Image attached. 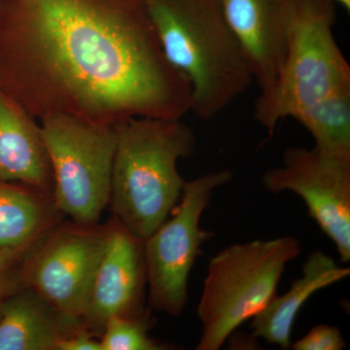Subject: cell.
Masks as SVG:
<instances>
[{
  "mask_svg": "<svg viewBox=\"0 0 350 350\" xmlns=\"http://www.w3.org/2000/svg\"><path fill=\"white\" fill-rule=\"evenodd\" d=\"M40 193L0 182V250H27L49 229L52 215Z\"/></svg>",
  "mask_w": 350,
  "mask_h": 350,
  "instance_id": "9a60e30c",
  "label": "cell"
},
{
  "mask_svg": "<svg viewBox=\"0 0 350 350\" xmlns=\"http://www.w3.org/2000/svg\"><path fill=\"white\" fill-rule=\"evenodd\" d=\"M336 3L297 0L286 57L273 86L258 96L254 119L269 135L282 120L350 91V66L335 36Z\"/></svg>",
  "mask_w": 350,
  "mask_h": 350,
  "instance_id": "277c9868",
  "label": "cell"
},
{
  "mask_svg": "<svg viewBox=\"0 0 350 350\" xmlns=\"http://www.w3.org/2000/svg\"><path fill=\"white\" fill-rule=\"evenodd\" d=\"M15 286V282L10 278L8 273L0 275V301L4 300Z\"/></svg>",
  "mask_w": 350,
  "mask_h": 350,
  "instance_id": "44dd1931",
  "label": "cell"
},
{
  "mask_svg": "<svg viewBox=\"0 0 350 350\" xmlns=\"http://www.w3.org/2000/svg\"><path fill=\"white\" fill-rule=\"evenodd\" d=\"M163 54L191 86L190 112L211 120L253 82L220 0H147Z\"/></svg>",
  "mask_w": 350,
  "mask_h": 350,
  "instance_id": "7a4b0ae2",
  "label": "cell"
},
{
  "mask_svg": "<svg viewBox=\"0 0 350 350\" xmlns=\"http://www.w3.org/2000/svg\"><path fill=\"white\" fill-rule=\"evenodd\" d=\"M2 308L0 350H56L62 338L80 327L79 320L59 312L31 288Z\"/></svg>",
  "mask_w": 350,
  "mask_h": 350,
  "instance_id": "5bb4252c",
  "label": "cell"
},
{
  "mask_svg": "<svg viewBox=\"0 0 350 350\" xmlns=\"http://www.w3.org/2000/svg\"><path fill=\"white\" fill-rule=\"evenodd\" d=\"M345 340L340 329L335 326L320 324L291 345L294 350H340Z\"/></svg>",
  "mask_w": 350,
  "mask_h": 350,
  "instance_id": "ac0fdd59",
  "label": "cell"
},
{
  "mask_svg": "<svg viewBox=\"0 0 350 350\" xmlns=\"http://www.w3.org/2000/svg\"><path fill=\"white\" fill-rule=\"evenodd\" d=\"M105 230L75 223L49 232L25 265L23 278L44 300L82 319L103 246Z\"/></svg>",
  "mask_w": 350,
  "mask_h": 350,
  "instance_id": "9c48e42d",
  "label": "cell"
},
{
  "mask_svg": "<svg viewBox=\"0 0 350 350\" xmlns=\"http://www.w3.org/2000/svg\"><path fill=\"white\" fill-rule=\"evenodd\" d=\"M151 322L142 317H113L103 326L101 350H160L167 347L149 337Z\"/></svg>",
  "mask_w": 350,
  "mask_h": 350,
  "instance_id": "e0dca14e",
  "label": "cell"
},
{
  "mask_svg": "<svg viewBox=\"0 0 350 350\" xmlns=\"http://www.w3.org/2000/svg\"><path fill=\"white\" fill-rule=\"evenodd\" d=\"M349 275V268L338 266L333 258L322 251H313L301 267V278L292 283L286 293L275 295L261 312L251 319L252 337L278 345L282 349H289L295 321L308 299Z\"/></svg>",
  "mask_w": 350,
  "mask_h": 350,
  "instance_id": "4fadbf2b",
  "label": "cell"
},
{
  "mask_svg": "<svg viewBox=\"0 0 350 350\" xmlns=\"http://www.w3.org/2000/svg\"><path fill=\"white\" fill-rule=\"evenodd\" d=\"M0 89L36 119H182L191 86L147 0H0Z\"/></svg>",
  "mask_w": 350,
  "mask_h": 350,
  "instance_id": "6da1fadb",
  "label": "cell"
},
{
  "mask_svg": "<svg viewBox=\"0 0 350 350\" xmlns=\"http://www.w3.org/2000/svg\"><path fill=\"white\" fill-rule=\"evenodd\" d=\"M230 170L185 181L172 216L144 241L148 301L154 310L178 317L188 301V280L202 247L213 232L200 227V218L214 191L229 183Z\"/></svg>",
  "mask_w": 350,
  "mask_h": 350,
  "instance_id": "52a82bcc",
  "label": "cell"
},
{
  "mask_svg": "<svg viewBox=\"0 0 350 350\" xmlns=\"http://www.w3.org/2000/svg\"><path fill=\"white\" fill-rule=\"evenodd\" d=\"M300 253L299 239L285 236L232 244L211 258L197 308L202 335L196 349H220L261 312L275 296L287 265Z\"/></svg>",
  "mask_w": 350,
  "mask_h": 350,
  "instance_id": "5b68a950",
  "label": "cell"
},
{
  "mask_svg": "<svg viewBox=\"0 0 350 350\" xmlns=\"http://www.w3.org/2000/svg\"><path fill=\"white\" fill-rule=\"evenodd\" d=\"M40 121L52 170L55 206L77 224L96 226L109 204L114 128L66 115Z\"/></svg>",
  "mask_w": 350,
  "mask_h": 350,
  "instance_id": "8992f818",
  "label": "cell"
},
{
  "mask_svg": "<svg viewBox=\"0 0 350 350\" xmlns=\"http://www.w3.org/2000/svg\"><path fill=\"white\" fill-rule=\"evenodd\" d=\"M105 230V246L83 317L88 323L100 328L113 317L144 315L147 285L144 241L116 218Z\"/></svg>",
  "mask_w": 350,
  "mask_h": 350,
  "instance_id": "30bf717a",
  "label": "cell"
},
{
  "mask_svg": "<svg viewBox=\"0 0 350 350\" xmlns=\"http://www.w3.org/2000/svg\"><path fill=\"white\" fill-rule=\"evenodd\" d=\"M56 350H101L100 340H96L90 331L78 327L57 342Z\"/></svg>",
  "mask_w": 350,
  "mask_h": 350,
  "instance_id": "d6986e66",
  "label": "cell"
},
{
  "mask_svg": "<svg viewBox=\"0 0 350 350\" xmlns=\"http://www.w3.org/2000/svg\"><path fill=\"white\" fill-rule=\"evenodd\" d=\"M0 182L22 183L42 193L53 189L41 126L18 101L0 89Z\"/></svg>",
  "mask_w": 350,
  "mask_h": 350,
  "instance_id": "7c38bea8",
  "label": "cell"
},
{
  "mask_svg": "<svg viewBox=\"0 0 350 350\" xmlns=\"http://www.w3.org/2000/svg\"><path fill=\"white\" fill-rule=\"evenodd\" d=\"M336 4L338 3L340 6L344 7L347 11L350 10V0H332Z\"/></svg>",
  "mask_w": 350,
  "mask_h": 350,
  "instance_id": "7402d4cb",
  "label": "cell"
},
{
  "mask_svg": "<svg viewBox=\"0 0 350 350\" xmlns=\"http://www.w3.org/2000/svg\"><path fill=\"white\" fill-rule=\"evenodd\" d=\"M268 192H292L305 202L310 216L335 244L340 261L350 260V155L317 147L292 146L282 165L264 172Z\"/></svg>",
  "mask_w": 350,
  "mask_h": 350,
  "instance_id": "ba28073f",
  "label": "cell"
},
{
  "mask_svg": "<svg viewBox=\"0 0 350 350\" xmlns=\"http://www.w3.org/2000/svg\"><path fill=\"white\" fill-rule=\"evenodd\" d=\"M294 119L308 131L317 148L350 155V91L333 94Z\"/></svg>",
  "mask_w": 350,
  "mask_h": 350,
  "instance_id": "2e32d148",
  "label": "cell"
},
{
  "mask_svg": "<svg viewBox=\"0 0 350 350\" xmlns=\"http://www.w3.org/2000/svg\"><path fill=\"white\" fill-rule=\"evenodd\" d=\"M113 128L109 204L115 218L145 241L180 199L185 180L177 165L194 153L195 133L182 119L138 117Z\"/></svg>",
  "mask_w": 350,
  "mask_h": 350,
  "instance_id": "3957f363",
  "label": "cell"
},
{
  "mask_svg": "<svg viewBox=\"0 0 350 350\" xmlns=\"http://www.w3.org/2000/svg\"><path fill=\"white\" fill-rule=\"evenodd\" d=\"M260 93L275 83L284 63L297 0H220Z\"/></svg>",
  "mask_w": 350,
  "mask_h": 350,
  "instance_id": "8fae6325",
  "label": "cell"
},
{
  "mask_svg": "<svg viewBox=\"0 0 350 350\" xmlns=\"http://www.w3.org/2000/svg\"><path fill=\"white\" fill-rule=\"evenodd\" d=\"M27 250H0V275L8 273L14 262Z\"/></svg>",
  "mask_w": 350,
  "mask_h": 350,
  "instance_id": "ffe728a7",
  "label": "cell"
}]
</instances>
